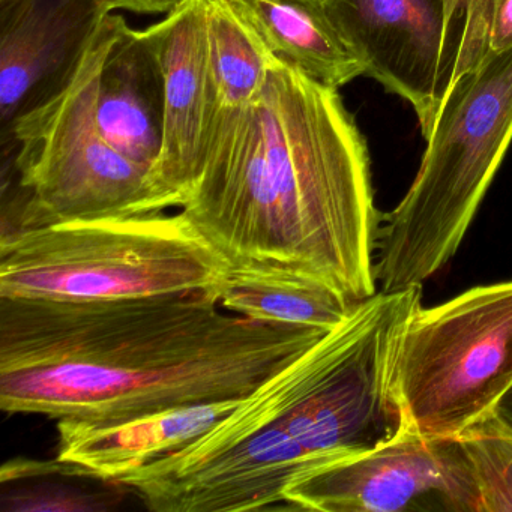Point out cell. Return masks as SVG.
I'll use <instances>...</instances> for the list:
<instances>
[{"instance_id":"cell-18","label":"cell","mask_w":512,"mask_h":512,"mask_svg":"<svg viewBox=\"0 0 512 512\" xmlns=\"http://www.w3.org/2000/svg\"><path fill=\"white\" fill-rule=\"evenodd\" d=\"M460 439L475 469L484 512H512V434L485 416Z\"/></svg>"},{"instance_id":"cell-13","label":"cell","mask_w":512,"mask_h":512,"mask_svg":"<svg viewBox=\"0 0 512 512\" xmlns=\"http://www.w3.org/2000/svg\"><path fill=\"white\" fill-rule=\"evenodd\" d=\"M266 49L311 79L338 89L364 76L329 17L326 0H230Z\"/></svg>"},{"instance_id":"cell-11","label":"cell","mask_w":512,"mask_h":512,"mask_svg":"<svg viewBox=\"0 0 512 512\" xmlns=\"http://www.w3.org/2000/svg\"><path fill=\"white\" fill-rule=\"evenodd\" d=\"M95 118L116 151L154 176L163 151V70L146 29L134 31L116 14L98 74Z\"/></svg>"},{"instance_id":"cell-8","label":"cell","mask_w":512,"mask_h":512,"mask_svg":"<svg viewBox=\"0 0 512 512\" xmlns=\"http://www.w3.org/2000/svg\"><path fill=\"white\" fill-rule=\"evenodd\" d=\"M110 13L106 0L0 2V137L61 94Z\"/></svg>"},{"instance_id":"cell-12","label":"cell","mask_w":512,"mask_h":512,"mask_svg":"<svg viewBox=\"0 0 512 512\" xmlns=\"http://www.w3.org/2000/svg\"><path fill=\"white\" fill-rule=\"evenodd\" d=\"M241 400L178 407L122 421L61 419L56 458L82 467L95 478L116 481L193 442Z\"/></svg>"},{"instance_id":"cell-19","label":"cell","mask_w":512,"mask_h":512,"mask_svg":"<svg viewBox=\"0 0 512 512\" xmlns=\"http://www.w3.org/2000/svg\"><path fill=\"white\" fill-rule=\"evenodd\" d=\"M190 0H106L110 10H127L137 14H170Z\"/></svg>"},{"instance_id":"cell-1","label":"cell","mask_w":512,"mask_h":512,"mask_svg":"<svg viewBox=\"0 0 512 512\" xmlns=\"http://www.w3.org/2000/svg\"><path fill=\"white\" fill-rule=\"evenodd\" d=\"M328 332L230 313L215 289L110 301L0 298V407L106 422L239 400Z\"/></svg>"},{"instance_id":"cell-14","label":"cell","mask_w":512,"mask_h":512,"mask_svg":"<svg viewBox=\"0 0 512 512\" xmlns=\"http://www.w3.org/2000/svg\"><path fill=\"white\" fill-rule=\"evenodd\" d=\"M224 310L259 322L316 326L332 331L356 304L310 275L274 263L230 266L215 289Z\"/></svg>"},{"instance_id":"cell-9","label":"cell","mask_w":512,"mask_h":512,"mask_svg":"<svg viewBox=\"0 0 512 512\" xmlns=\"http://www.w3.org/2000/svg\"><path fill=\"white\" fill-rule=\"evenodd\" d=\"M364 76L412 106L425 140L440 107L443 0H326Z\"/></svg>"},{"instance_id":"cell-21","label":"cell","mask_w":512,"mask_h":512,"mask_svg":"<svg viewBox=\"0 0 512 512\" xmlns=\"http://www.w3.org/2000/svg\"><path fill=\"white\" fill-rule=\"evenodd\" d=\"M0 2H5V0H0Z\"/></svg>"},{"instance_id":"cell-15","label":"cell","mask_w":512,"mask_h":512,"mask_svg":"<svg viewBox=\"0 0 512 512\" xmlns=\"http://www.w3.org/2000/svg\"><path fill=\"white\" fill-rule=\"evenodd\" d=\"M208 44L212 121L242 109L260 94L275 56L230 0H209Z\"/></svg>"},{"instance_id":"cell-16","label":"cell","mask_w":512,"mask_h":512,"mask_svg":"<svg viewBox=\"0 0 512 512\" xmlns=\"http://www.w3.org/2000/svg\"><path fill=\"white\" fill-rule=\"evenodd\" d=\"M512 47V0H443L440 103L464 74Z\"/></svg>"},{"instance_id":"cell-20","label":"cell","mask_w":512,"mask_h":512,"mask_svg":"<svg viewBox=\"0 0 512 512\" xmlns=\"http://www.w3.org/2000/svg\"><path fill=\"white\" fill-rule=\"evenodd\" d=\"M491 419L503 430L512 434V386L503 394V397L497 401L494 409L491 410Z\"/></svg>"},{"instance_id":"cell-4","label":"cell","mask_w":512,"mask_h":512,"mask_svg":"<svg viewBox=\"0 0 512 512\" xmlns=\"http://www.w3.org/2000/svg\"><path fill=\"white\" fill-rule=\"evenodd\" d=\"M230 266L181 211L0 233V298L110 301L203 292L217 289Z\"/></svg>"},{"instance_id":"cell-6","label":"cell","mask_w":512,"mask_h":512,"mask_svg":"<svg viewBox=\"0 0 512 512\" xmlns=\"http://www.w3.org/2000/svg\"><path fill=\"white\" fill-rule=\"evenodd\" d=\"M511 386L512 281L416 310L395 362L406 430L461 437Z\"/></svg>"},{"instance_id":"cell-17","label":"cell","mask_w":512,"mask_h":512,"mask_svg":"<svg viewBox=\"0 0 512 512\" xmlns=\"http://www.w3.org/2000/svg\"><path fill=\"white\" fill-rule=\"evenodd\" d=\"M25 485L2 491V511L11 512H101L116 508L128 488L110 481L101 490L44 479L43 475L20 479ZM11 484V482H8Z\"/></svg>"},{"instance_id":"cell-7","label":"cell","mask_w":512,"mask_h":512,"mask_svg":"<svg viewBox=\"0 0 512 512\" xmlns=\"http://www.w3.org/2000/svg\"><path fill=\"white\" fill-rule=\"evenodd\" d=\"M287 511L484 512L475 469L460 437L404 430L364 454L293 479Z\"/></svg>"},{"instance_id":"cell-5","label":"cell","mask_w":512,"mask_h":512,"mask_svg":"<svg viewBox=\"0 0 512 512\" xmlns=\"http://www.w3.org/2000/svg\"><path fill=\"white\" fill-rule=\"evenodd\" d=\"M112 28L110 13L70 85L23 116L2 142L13 145L19 191L13 223L2 229L175 209L152 173L116 151L98 130L95 91Z\"/></svg>"},{"instance_id":"cell-2","label":"cell","mask_w":512,"mask_h":512,"mask_svg":"<svg viewBox=\"0 0 512 512\" xmlns=\"http://www.w3.org/2000/svg\"><path fill=\"white\" fill-rule=\"evenodd\" d=\"M178 211L232 265L286 266L353 304L377 293L365 137L338 89L281 59L250 104L212 119Z\"/></svg>"},{"instance_id":"cell-10","label":"cell","mask_w":512,"mask_h":512,"mask_svg":"<svg viewBox=\"0 0 512 512\" xmlns=\"http://www.w3.org/2000/svg\"><path fill=\"white\" fill-rule=\"evenodd\" d=\"M208 2L190 0L146 29L164 76L163 151L154 178L175 209L193 184L211 122Z\"/></svg>"},{"instance_id":"cell-3","label":"cell","mask_w":512,"mask_h":512,"mask_svg":"<svg viewBox=\"0 0 512 512\" xmlns=\"http://www.w3.org/2000/svg\"><path fill=\"white\" fill-rule=\"evenodd\" d=\"M425 142L377 236L379 292L422 286L457 253L512 143V47L449 88Z\"/></svg>"}]
</instances>
